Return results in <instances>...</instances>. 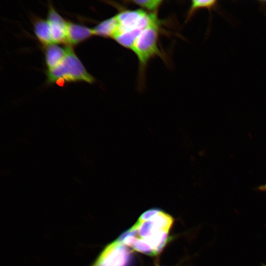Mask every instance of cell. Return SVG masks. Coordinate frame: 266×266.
I'll return each mask as SVG.
<instances>
[{"label": "cell", "mask_w": 266, "mask_h": 266, "mask_svg": "<svg viewBox=\"0 0 266 266\" xmlns=\"http://www.w3.org/2000/svg\"><path fill=\"white\" fill-rule=\"evenodd\" d=\"M160 23L159 20L143 30L135 40L131 49L142 66L155 56L160 55L158 46Z\"/></svg>", "instance_id": "obj_2"}, {"label": "cell", "mask_w": 266, "mask_h": 266, "mask_svg": "<svg viewBox=\"0 0 266 266\" xmlns=\"http://www.w3.org/2000/svg\"><path fill=\"white\" fill-rule=\"evenodd\" d=\"M262 266H266V264H263L262 265Z\"/></svg>", "instance_id": "obj_15"}, {"label": "cell", "mask_w": 266, "mask_h": 266, "mask_svg": "<svg viewBox=\"0 0 266 266\" xmlns=\"http://www.w3.org/2000/svg\"><path fill=\"white\" fill-rule=\"evenodd\" d=\"M160 210V209L158 208H152L146 211L141 215L137 222L141 224L142 222L151 219L159 213Z\"/></svg>", "instance_id": "obj_13"}, {"label": "cell", "mask_w": 266, "mask_h": 266, "mask_svg": "<svg viewBox=\"0 0 266 266\" xmlns=\"http://www.w3.org/2000/svg\"><path fill=\"white\" fill-rule=\"evenodd\" d=\"M66 52V47L63 48L55 43L46 46L45 57L48 70L58 66L64 60Z\"/></svg>", "instance_id": "obj_6"}, {"label": "cell", "mask_w": 266, "mask_h": 266, "mask_svg": "<svg viewBox=\"0 0 266 266\" xmlns=\"http://www.w3.org/2000/svg\"><path fill=\"white\" fill-rule=\"evenodd\" d=\"M67 52L63 61L56 67L47 70L46 75L49 83L60 82H95V78L89 74L74 53L71 46L68 45Z\"/></svg>", "instance_id": "obj_1"}, {"label": "cell", "mask_w": 266, "mask_h": 266, "mask_svg": "<svg viewBox=\"0 0 266 266\" xmlns=\"http://www.w3.org/2000/svg\"><path fill=\"white\" fill-rule=\"evenodd\" d=\"M47 21L50 25L53 43L68 44V22L58 13L51 4L49 5Z\"/></svg>", "instance_id": "obj_4"}, {"label": "cell", "mask_w": 266, "mask_h": 266, "mask_svg": "<svg viewBox=\"0 0 266 266\" xmlns=\"http://www.w3.org/2000/svg\"><path fill=\"white\" fill-rule=\"evenodd\" d=\"M132 247L137 252L150 256H154L151 247L142 238H137Z\"/></svg>", "instance_id": "obj_12"}, {"label": "cell", "mask_w": 266, "mask_h": 266, "mask_svg": "<svg viewBox=\"0 0 266 266\" xmlns=\"http://www.w3.org/2000/svg\"><path fill=\"white\" fill-rule=\"evenodd\" d=\"M133 262L132 250L116 240L106 246L91 266H131Z\"/></svg>", "instance_id": "obj_3"}, {"label": "cell", "mask_w": 266, "mask_h": 266, "mask_svg": "<svg viewBox=\"0 0 266 266\" xmlns=\"http://www.w3.org/2000/svg\"><path fill=\"white\" fill-rule=\"evenodd\" d=\"M262 2H263L264 3H266V0L262 1Z\"/></svg>", "instance_id": "obj_16"}, {"label": "cell", "mask_w": 266, "mask_h": 266, "mask_svg": "<svg viewBox=\"0 0 266 266\" xmlns=\"http://www.w3.org/2000/svg\"><path fill=\"white\" fill-rule=\"evenodd\" d=\"M256 190L260 192H266V182L264 184L257 187Z\"/></svg>", "instance_id": "obj_14"}, {"label": "cell", "mask_w": 266, "mask_h": 266, "mask_svg": "<svg viewBox=\"0 0 266 266\" xmlns=\"http://www.w3.org/2000/svg\"><path fill=\"white\" fill-rule=\"evenodd\" d=\"M150 220L152 224L151 232L150 235L158 231L169 233L173 223V218L161 210Z\"/></svg>", "instance_id": "obj_8"}, {"label": "cell", "mask_w": 266, "mask_h": 266, "mask_svg": "<svg viewBox=\"0 0 266 266\" xmlns=\"http://www.w3.org/2000/svg\"><path fill=\"white\" fill-rule=\"evenodd\" d=\"M94 35L93 29L84 25L68 22L67 43L68 45L79 44Z\"/></svg>", "instance_id": "obj_5"}, {"label": "cell", "mask_w": 266, "mask_h": 266, "mask_svg": "<svg viewBox=\"0 0 266 266\" xmlns=\"http://www.w3.org/2000/svg\"><path fill=\"white\" fill-rule=\"evenodd\" d=\"M217 4V1L215 0H192L188 13L187 20H189L197 10L201 8H207L210 11L211 9L216 7Z\"/></svg>", "instance_id": "obj_10"}, {"label": "cell", "mask_w": 266, "mask_h": 266, "mask_svg": "<svg viewBox=\"0 0 266 266\" xmlns=\"http://www.w3.org/2000/svg\"><path fill=\"white\" fill-rule=\"evenodd\" d=\"M35 34L39 41L45 46L53 43L50 25L47 20L38 19L33 24Z\"/></svg>", "instance_id": "obj_7"}, {"label": "cell", "mask_w": 266, "mask_h": 266, "mask_svg": "<svg viewBox=\"0 0 266 266\" xmlns=\"http://www.w3.org/2000/svg\"><path fill=\"white\" fill-rule=\"evenodd\" d=\"M131 2L151 12V13L156 14L155 12L157 11L161 5L163 1L159 0H136L131 1Z\"/></svg>", "instance_id": "obj_11"}, {"label": "cell", "mask_w": 266, "mask_h": 266, "mask_svg": "<svg viewBox=\"0 0 266 266\" xmlns=\"http://www.w3.org/2000/svg\"><path fill=\"white\" fill-rule=\"evenodd\" d=\"M118 23L115 16L102 21L93 29L94 35L105 37L113 36L117 32Z\"/></svg>", "instance_id": "obj_9"}]
</instances>
